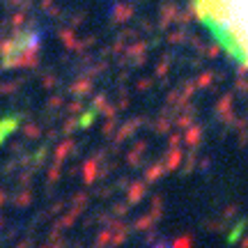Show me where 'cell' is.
Instances as JSON below:
<instances>
[{
  "label": "cell",
  "instance_id": "cell-1",
  "mask_svg": "<svg viewBox=\"0 0 248 248\" xmlns=\"http://www.w3.org/2000/svg\"><path fill=\"white\" fill-rule=\"evenodd\" d=\"M195 12L214 39L248 67V0H195Z\"/></svg>",
  "mask_w": 248,
  "mask_h": 248
}]
</instances>
